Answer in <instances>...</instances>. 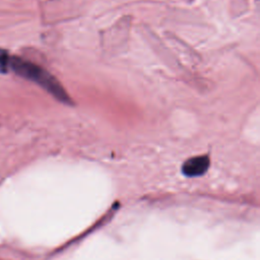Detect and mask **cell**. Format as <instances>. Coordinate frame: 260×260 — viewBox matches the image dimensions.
I'll use <instances>...</instances> for the list:
<instances>
[{
    "instance_id": "1",
    "label": "cell",
    "mask_w": 260,
    "mask_h": 260,
    "mask_svg": "<svg viewBox=\"0 0 260 260\" xmlns=\"http://www.w3.org/2000/svg\"><path fill=\"white\" fill-rule=\"evenodd\" d=\"M9 70L15 74L36 82L57 100L65 104H71V99L59 81L39 65L10 55L6 50H0V71L7 73Z\"/></svg>"
},
{
    "instance_id": "2",
    "label": "cell",
    "mask_w": 260,
    "mask_h": 260,
    "mask_svg": "<svg viewBox=\"0 0 260 260\" xmlns=\"http://www.w3.org/2000/svg\"><path fill=\"white\" fill-rule=\"evenodd\" d=\"M210 165L207 155H197L187 159L182 166V173L187 177H199L206 173Z\"/></svg>"
}]
</instances>
